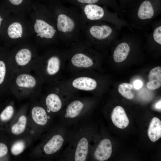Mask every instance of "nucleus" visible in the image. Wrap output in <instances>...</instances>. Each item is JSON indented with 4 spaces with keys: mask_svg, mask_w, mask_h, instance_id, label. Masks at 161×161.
<instances>
[{
    "mask_svg": "<svg viewBox=\"0 0 161 161\" xmlns=\"http://www.w3.org/2000/svg\"><path fill=\"white\" fill-rule=\"evenodd\" d=\"M148 135L150 140L155 142L161 137V122L157 117L151 120L148 130Z\"/></svg>",
    "mask_w": 161,
    "mask_h": 161,
    "instance_id": "18",
    "label": "nucleus"
},
{
    "mask_svg": "<svg viewBox=\"0 0 161 161\" xmlns=\"http://www.w3.org/2000/svg\"><path fill=\"white\" fill-rule=\"evenodd\" d=\"M1 8H0V10H1ZM2 12H0V31L1 30L2 28V24L3 22H4V18L3 17L2 14L1 13Z\"/></svg>",
    "mask_w": 161,
    "mask_h": 161,
    "instance_id": "31",
    "label": "nucleus"
},
{
    "mask_svg": "<svg viewBox=\"0 0 161 161\" xmlns=\"http://www.w3.org/2000/svg\"><path fill=\"white\" fill-rule=\"evenodd\" d=\"M161 100L157 103L155 105V107L157 109H161Z\"/></svg>",
    "mask_w": 161,
    "mask_h": 161,
    "instance_id": "32",
    "label": "nucleus"
},
{
    "mask_svg": "<svg viewBox=\"0 0 161 161\" xmlns=\"http://www.w3.org/2000/svg\"><path fill=\"white\" fill-rule=\"evenodd\" d=\"M42 85L41 80L31 72L15 73L10 88V92L18 97L39 95Z\"/></svg>",
    "mask_w": 161,
    "mask_h": 161,
    "instance_id": "7",
    "label": "nucleus"
},
{
    "mask_svg": "<svg viewBox=\"0 0 161 161\" xmlns=\"http://www.w3.org/2000/svg\"><path fill=\"white\" fill-rule=\"evenodd\" d=\"M137 16L141 20L149 19L153 17L154 10L151 2L146 0L143 1L139 7Z\"/></svg>",
    "mask_w": 161,
    "mask_h": 161,
    "instance_id": "20",
    "label": "nucleus"
},
{
    "mask_svg": "<svg viewBox=\"0 0 161 161\" xmlns=\"http://www.w3.org/2000/svg\"><path fill=\"white\" fill-rule=\"evenodd\" d=\"M7 33L11 39H17L21 38L23 33V28L21 23L14 22L10 24L7 29Z\"/></svg>",
    "mask_w": 161,
    "mask_h": 161,
    "instance_id": "21",
    "label": "nucleus"
},
{
    "mask_svg": "<svg viewBox=\"0 0 161 161\" xmlns=\"http://www.w3.org/2000/svg\"><path fill=\"white\" fill-rule=\"evenodd\" d=\"M8 151V149L7 145L3 143H0V158L6 155Z\"/></svg>",
    "mask_w": 161,
    "mask_h": 161,
    "instance_id": "28",
    "label": "nucleus"
},
{
    "mask_svg": "<svg viewBox=\"0 0 161 161\" xmlns=\"http://www.w3.org/2000/svg\"><path fill=\"white\" fill-rule=\"evenodd\" d=\"M56 29L63 41L71 44L79 41L78 36L83 31L85 22L78 13L63 11L58 13Z\"/></svg>",
    "mask_w": 161,
    "mask_h": 161,
    "instance_id": "5",
    "label": "nucleus"
},
{
    "mask_svg": "<svg viewBox=\"0 0 161 161\" xmlns=\"http://www.w3.org/2000/svg\"><path fill=\"white\" fill-rule=\"evenodd\" d=\"M47 86V92L42 97V105L48 113L59 115L71 99L58 82Z\"/></svg>",
    "mask_w": 161,
    "mask_h": 161,
    "instance_id": "8",
    "label": "nucleus"
},
{
    "mask_svg": "<svg viewBox=\"0 0 161 161\" xmlns=\"http://www.w3.org/2000/svg\"><path fill=\"white\" fill-rule=\"evenodd\" d=\"M94 134V125L90 115L78 121L70 128L68 145L61 154L60 160L88 161Z\"/></svg>",
    "mask_w": 161,
    "mask_h": 161,
    "instance_id": "1",
    "label": "nucleus"
},
{
    "mask_svg": "<svg viewBox=\"0 0 161 161\" xmlns=\"http://www.w3.org/2000/svg\"><path fill=\"white\" fill-rule=\"evenodd\" d=\"M83 31L85 32L88 44L93 40L102 41L107 38L112 32V28L106 25H91L85 23Z\"/></svg>",
    "mask_w": 161,
    "mask_h": 161,
    "instance_id": "11",
    "label": "nucleus"
},
{
    "mask_svg": "<svg viewBox=\"0 0 161 161\" xmlns=\"http://www.w3.org/2000/svg\"><path fill=\"white\" fill-rule=\"evenodd\" d=\"M149 81L147 86L149 89L155 90L159 88L161 85V68L158 66L152 69L149 75Z\"/></svg>",
    "mask_w": 161,
    "mask_h": 161,
    "instance_id": "17",
    "label": "nucleus"
},
{
    "mask_svg": "<svg viewBox=\"0 0 161 161\" xmlns=\"http://www.w3.org/2000/svg\"><path fill=\"white\" fill-rule=\"evenodd\" d=\"M112 152V146L110 140L104 138L100 140L95 147L91 146L88 161L95 160L104 161L108 160Z\"/></svg>",
    "mask_w": 161,
    "mask_h": 161,
    "instance_id": "12",
    "label": "nucleus"
},
{
    "mask_svg": "<svg viewBox=\"0 0 161 161\" xmlns=\"http://www.w3.org/2000/svg\"><path fill=\"white\" fill-rule=\"evenodd\" d=\"M34 30L37 35L46 40H52L57 31L55 27L44 20L36 19L34 25Z\"/></svg>",
    "mask_w": 161,
    "mask_h": 161,
    "instance_id": "13",
    "label": "nucleus"
},
{
    "mask_svg": "<svg viewBox=\"0 0 161 161\" xmlns=\"http://www.w3.org/2000/svg\"><path fill=\"white\" fill-rule=\"evenodd\" d=\"M14 108L12 104L7 105L0 114V120L5 122L9 120L13 116L14 112Z\"/></svg>",
    "mask_w": 161,
    "mask_h": 161,
    "instance_id": "24",
    "label": "nucleus"
},
{
    "mask_svg": "<svg viewBox=\"0 0 161 161\" xmlns=\"http://www.w3.org/2000/svg\"><path fill=\"white\" fill-rule=\"evenodd\" d=\"M130 50L129 44L122 42L119 44L115 49L113 55L114 61L117 63L123 61L127 58Z\"/></svg>",
    "mask_w": 161,
    "mask_h": 161,
    "instance_id": "19",
    "label": "nucleus"
},
{
    "mask_svg": "<svg viewBox=\"0 0 161 161\" xmlns=\"http://www.w3.org/2000/svg\"><path fill=\"white\" fill-rule=\"evenodd\" d=\"M133 86L127 83H123L118 86V91L119 93L124 97L128 99H131L134 97V94L132 91Z\"/></svg>",
    "mask_w": 161,
    "mask_h": 161,
    "instance_id": "23",
    "label": "nucleus"
},
{
    "mask_svg": "<svg viewBox=\"0 0 161 161\" xmlns=\"http://www.w3.org/2000/svg\"><path fill=\"white\" fill-rule=\"evenodd\" d=\"M29 0H3L1 6L4 8L6 7H21L26 5Z\"/></svg>",
    "mask_w": 161,
    "mask_h": 161,
    "instance_id": "25",
    "label": "nucleus"
},
{
    "mask_svg": "<svg viewBox=\"0 0 161 161\" xmlns=\"http://www.w3.org/2000/svg\"><path fill=\"white\" fill-rule=\"evenodd\" d=\"M39 56L31 45L23 44L9 52L10 67L14 73L33 71Z\"/></svg>",
    "mask_w": 161,
    "mask_h": 161,
    "instance_id": "6",
    "label": "nucleus"
},
{
    "mask_svg": "<svg viewBox=\"0 0 161 161\" xmlns=\"http://www.w3.org/2000/svg\"><path fill=\"white\" fill-rule=\"evenodd\" d=\"M111 118L113 124L118 128L123 129L129 125V119L124 109L120 106H116L114 109Z\"/></svg>",
    "mask_w": 161,
    "mask_h": 161,
    "instance_id": "16",
    "label": "nucleus"
},
{
    "mask_svg": "<svg viewBox=\"0 0 161 161\" xmlns=\"http://www.w3.org/2000/svg\"><path fill=\"white\" fill-rule=\"evenodd\" d=\"M78 2L86 4H94L97 2L99 0H77Z\"/></svg>",
    "mask_w": 161,
    "mask_h": 161,
    "instance_id": "30",
    "label": "nucleus"
},
{
    "mask_svg": "<svg viewBox=\"0 0 161 161\" xmlns=\"http://www.w3.org/2000/svg\"><path fill=\"white\" fill-rule=\"evenodd\" d=\"M70 128L60 122L54 132L44 143L43 150L47 156L56 155L61 151L67 143Z\"/></svg>",
    "mask_w": 161,
    "mask_h": 161,
    "instance_id": "9",
    "label": "nucleus"
},
{
    "mask_svg": "<svg viewBox=\"0 0 161 161\" xmlns=\"http://www.w3.org/2000/svg\"><path fill=\"white\" fill-rule=\"evenodd\" d=\"M31 113L33 120L38 125L46 126L49 123L50 117L48 113L43 106L35 105L32 109Z\"/></svg>",
    "mask_w": 161,
    "mask_h": 161,
    "instance_id": "15",
    "label": "nucleus"
},
{
    "mask_svg": "<svg viewBox=\"0 0 161 161\" xmlns=\"http://www.w3.org/2000/svg\"><path fill=\"white\" fill-rule=\"evenodd\" d=\"M94 105L93 97H73L67 103L60 114V122L71 128L80 119L90 115Z\"/></svg>",
    "mask_w": 161,
    "mask_h": 161,
    "instance_id": "4",
    "label": "nucleus"
},
{
    "mask_svg": "<svg viewBox=\"0 0 161 161\" xmlns=\"http://www.w3.org/2000/svg\"><path fill=\"white\" fill-rule=\"evenodd\" d=\"M86 42L79 41L70 44L68 50L66 68L72 74L85 70H92L96 65L94 52Z\"/></svg>",
    "mask_w": 161,
    "mask_h": 161,
    "instance_id": "3",
    "label": "nucleus"
},
{
    "mask_svg": "<svg viewBox=\"0 0 161 161\" xmlns=\"http://www.w3.org/2000/svg\"><path fill=\"white\" fill-rule=\"evenodd\" d=\"M105 14V11L101 7L95 4H88L84 6L82 16L86 22L99 20L104 17Z\"/></svg>",
    "mask_w": 161,
    "mask_h": 161,
    "instance_id": "14",
    "label": "nucleus"
},
{
    "mask_svg": "<svg viewBox=\"0 0 161 161\" xmlns=\"http://www.w3.org/2000/svg\"><path fill=\"white\" fill-rule=\"evenodd\" d=\"M143 85L142 81L140 80H136L134 81L133 83L134 87L137 89H140Z\"/></svg>",
    "mask_w": 161,
    "mask_h": 161,
    "instance_id": "29",
    "label": "nucleus"
},
{
    "mask_svg": "<svg viewBox=\"0 0 161 161\" xmlns=\"http://www.w3.org/2000/svg\"><path fill=\"white\" fill-rule=\"evenodd\" d=\"M9 52L6 47H0V95L10 92L15 74L9 65Z\"/></svg>",
    "mask_w": 161,
    "mask_h": 161,
    "instance_id": "10",
    "label": "nucleus"
},
{
    "mask_svg": "<svg viewBox=\"0 0 161 161\" xmlns=\"http://www.w3.org/2000/svg\"><path fill=\"white\" fill-rule=\"evenodd\" d=\"M153 38L155 42L161 44V26L155 29L153 33Z\"/></svg>",
    "mask_w": 161,
    "mask_h": 161,
    "instance_id": "27",
    "label": "nucleus"
},
{
    "mask_svg": "<svg viewBox=\"0 0 161 161\" xmlns=\"http://www.w3.org/2000/svg\"><path fill=\"white\" fill-rule=\"evenodd\" d=\"M25 147V144L23 140H18L15 142L11 148V153L14 155H18L22 153Z\"/></svg>",
    "mask_w": 161,
    "mask_h": 161,
    "instance_id": "26",
    "label": "nucleus"
},
{
    "mask_svg": "<svg viewBox=\"0 0 161 161\" xmlns=\"http://www.w3.org/2000/svg\"><path fill=\"white\" fill-rule=\"evenodd\" d=\"M27 121L25 116L22 115L20 116L18 122L12 126L11 129L12 133L16 135L22 133L25 130Z\"/></svg>",
    "mask_w": 161,
    "mask_h": 161,
    "instance_id": "22",
    "label": "nucleus"
},
{
    "mask_svg": "<svg viewBox=\"0 0 161 161\" xmlns=\"http://www.w3.org/2000/svg\"><path fill=\"white\" fill-rule=\"evenodd\" d=\"M67 58L68 50H48L38 57L33 71L43 85L55 84L61 80Z\"/></svg>",
    "mask_w": 161,
    "mask_h": 161,
    "instance_id": "2",
    "label": "nucleus"
}]
</instances>
